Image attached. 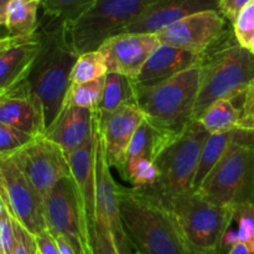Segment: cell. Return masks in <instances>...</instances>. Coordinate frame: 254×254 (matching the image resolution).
Returning a JSON list of instances; mask_svg holds the SVG:
<instances>
[{"instance_id":"ac0fdd59","label":"cell","mask_w":254,"mask_h":254,"mask_svg":"<svg viewBox=\"0 0 254 254\" xmlns=\"http://www.w3.org/2000/svg\"><path fill=\"white\" fill-rule=\"evenodd\" d=\"M96 111L64 104L61 112L45 135L69 154L89 140L93 134Z\"/></svg>"},{"instance_id":"cb8c5ba5","label":"cell","mask_w":254,"mask_h":254,"mask_svg":"<svg viewBox=\"0 0 254 254\" xmlns=\"http://www.w3.org/2000/svg\"><path fill=\"white\" fill-rule=\"evenodd\" d=\"M236 243H243L254 253V201L232 206V221L221 241L220 253H227Z\"/></svg>"},{"instance_id":"f1b7e54d","label":"cell","mask_w":254,"mask_h":254,"mask_svg":"<svg viewBox=\"0 0 254 254\" xmlns=\"http://www.w3.org/2000/svg\"><path fill=\"white\" fill-rule=\"evenodd\" d=\"M104 86V77L92 81L71 83L66 93L64 104L79 107V108L96 111L102 99Z\"/></svg>"},{"instance_id":"4316f807","label":"cell","mask_w":254,"mask_h":254,"mask_svg":"<svg viewBox=\"0 0 254 254\" xmlns=\"http://www.w3.org/2000/svg\"><path fill=\"white\" fill-rule=\"evenodd\" d=\"M237 131L238 129L237 130L223 131V133L210 134L207 136L202 149H201L200 159H198L197 168H196L195 176H193L192 191L197 190L200 188L206 176L210 174V171L220 161V159L226 153L228 146L235 140Z\"/></svg>"},{"instance_id":"f6af8a7d","label":"cell","mask_w":254,"mask_h":254,"mask_svg":"<svg viewBox=\"0 0 254 254\" xmlns=\"http://www.w3.org/2000/svg\"><path fill=\"white\" fill-rule=\"evenodd\" d=\"M129 254H140L139 252H133V253H129Z\"/></svg>"},{"instance_id":"7a4b0ae2","label":"cell","mask_w":254,"mask_h":254,"mask_svg":"<svg viewBox=\"0 0 254 254\" xmlns=\"http://www.w3.org/2000/svg\"><path fill=\"white\" fill-rule=\"evenodd\" d=\"M119 210L124 231L140 254H190L163 198L148 190L121 188Z\"/></svg>"},{"instance_id":"d6a6232c","label":"cell","mask_w":254,"mask_h":254,"mask_svg":"<svg viewBox=\"0 0 254 254\" xmlns=\"http://www.w3.org/2000/svg\"><path fill=\"white\" fill-rule=\"evenodd\" d=\"M232 31L238 44L248 49L251 37L254 32V0L248 2L238 12L235 21L232 22Z\"/></svg>"},{"instance_id":"52a82bcc","label":"cell","mask_w":254,"mask_h":254,"mask_svg":"<svg viewBox=\"0 0 254 254\" xmlns=\"http://www.w3.org/2000/svg\"><path fill=\"white\" fill-rule=\"evenodd\" d=\"M208 135L197 121L191 122L154 161L159 169V178L153 186L144 190L155 193L163 200L192 191L201 149Z\"/></svg>"},{"instance_id":"44dd1931","label":"cell","mask_w":254,"mask_h":254,"mask_svg":"<svg viewBox=\"0 0 254 254\" xmlns=\"http://www.w3.org/2000/svg\"><path fill=\"white\" fill-rule=\"evenodd\" d=\"M41 46L39 29L32 36L19 40L0 56V88L10 91L25 83Z\"/></svg>"},{"instance_id":"ba28073f","label":"cell","mask_w":254,"mask_h":254,"mask_svg":"<svg viewBox=\"0 0 254 254\" xmlns=\"http://www.w3.org/2000/svg\"><path fill=\"white\" fill-rule=\"evenodd\" d=\"M151 0H96L74 21L64 25L77 54L93 51L108 37L121 34Z\"/></svg>"},{"instance_id":"9a60e30c","label":"cell","mask_w":254,"mask_h":254,"mask_svg":"<svg viewBox=\"0 0 254 254\" xmlns=\"http://www.w3.org/2000/svg\"><path fill=\"white\" fill-rule=\"evenodd\" d=\"M96 118L108 164L122 174L131 136L144 119L143 112L136 104H124L111 113L96 112Z\"/></svg>"},{"instance_id":"d4e9b609","label":"cell","mask_w":254,"mask_h":254,"mask_svg":"<svg viewBox=\"0 0 254 254\" xmlns=\"http://www.w3.org/2000/svg\"><path fill=\"white\" fill-rule=\"evenodd\" d=\"M124 104H136L135 82L121 73L108 72L104 76L103 94L96 112L98 114L111 113Z\"/></svg>"},{"instance_id":"4fadbf2b","label":"cell","mask_w":254,"mask_h":254,"mask_svg":"<svg viewBox=\"0 0 254 254\" xmlns=\"http://www.w3.org/2000/svg\"><path fill=\"white\" fill-rule=\"evenodd\" d=\"M97 139L96 156H94V176H96V218L103 221L111 230L118 251L121 254L133 253L134 248L129 242L122 223L119 210V192L121 186L114 181L111 174V165L107 160L103 140L98 131L96 118ZM136 252V251H135Z\"/></svg>"},{"instance_id":"f546056e","label":"cell","mask_w":254,"mask_h":254,"mask_svg":"<svg viewBox=\"0 0 254 254\" xmlns=\"http://www.w3.org/2000/svg\"><path fill=\"white\" fill-rule=\"evenodd\" d=\"M121 175L133 185L134 190H144L156 183L159 169L154 161L140 156H131L127 159Z\"/></svg>"},{"instance_id":"ee69618b","label":"cell","mask_w":254,"mask_h":254,"mask_svg":"<svg viewBox=\"0 0 254 254\" xmlns=\"http://www.w3.org/2000/svg\"><path fill=\"white\" fill-rule=\"evenodd\" d=\"M5 92H6V91H5V89L0 88V96H1V94H4V93H5Z\"/></svg>"},{"instance_id":"bcb514c9","label":"cell","mask_w":254,"mask_h":254,"mask_svg":"<svg viewBox=\"0 0 254 254\" xmlns=\"http://www.w3.org/2000/svg\"><path fill=\"white\" fill-rule=\"evenodd\" d=\"M37 254H40V253H39V251H37Z\"/></svg>"},{"instance_id":"2e32d148","label":"cell","mask_w":254,"mask_h":254,"mask_svg":"<svg viewBox=\"0 0 254 254\" xmlns=\"http://www.w3.org/2000/svg\"><path fill=\"white\" fill-rule=\"evenodd\" d=\"M203 10H218L217 0H151L122 32L155 34L183 17Z\"/></svg>"},{"instance_id":"836d02e7","label":"cell","mask_w":254,"mask_h":254,"mask_svg":"<svg viewBox=\"0 0 254 254\" xmlns=\"http://www.w3.org/2000/svg\"><path fill=\"white\" fill-rule=\"evenodd\" d=\"M34 138L30 134L0 122V154H12Z\"/></svg>"},{"instance_id":"30bf717a","label":"cell","mask_w":254,"mask_h":254,"mask_svg":"<svg viewBox=\"0 0 254 254\" xmlns=\"http://www.w3.org/2000/svg\"><path fill=\"white\" fill-rule=\"evenodd\" d=\"M9 155L42 201L61 179L71 176L66 154L45 134L34 136L21 149Z\"/></svg>"},{"instance_id":"f35d334b","label":"cell","mask_w":254,"mask_h":254,"mask_svg":"<svg viewBox=\"0 0 254 254\" xmlns=\"http://www.w3.org/2000/svg\"><path fill=\"white\" fill-rule=\"evenodd\" d=\"M22 39H24V37H22ZM19 40H21V39H19V37H11V36H9V35L1 37V39H0V56H1L5 51H7L10 47L14 46V45L16 44Z\"/></svg>"},{"instance_id":"6da1fadb","label":"cell","mask_w":254,"mask_h":254,"mask_svg":"<svg viewBox=\"0 0 254 254\" xmlns=\"http://www.w3.org/2000/svg\"><path fill=\"white\" fill-rule=\"evenodd\" d=\"M39 32L41 46L25 86L41 107L46 131L64 107L71 84L72 67L78 54L67 37L64 22L42 20Z\"/></svg>"},{"instance_id":"4dcf8cb0","label":"cell","mask_w":254,"mask_h":254,"mask_svg":"<svg viewBox=\"0 0 254 254\" xmlns=\"http://www.w3.org/2000/svg\"><path fill=\"white\" fill-rule=\"evenodd\" d=\"M108 73L106 60L99 50L79 54L71 71V83L92 81Z\"/></svg>"},{"instance_id":"7bdbcfd3","label":"cell","mask_w":254,"mask_h":254,"mask_svg":"<svg viewBox=\"0 0 254 254\" xmlns=\"http://www.w3.org/2000/svg\"><path fill=\"white\" fill-rule=\"evenodd\" d=\"M5 211H6V207H5L4 202H2L1 197H0V216H1V215H2V213H4V212H5Z\"/></svg>"},{"instance_id":"9c48e42d","label":"cell","mask_w":254,"mask_h":254,"mask_svg":"<svg viewBox=\"0 0 254 254\" xmlns=\"http://www.w3.org/2000/svg\"><path fill=\"white\" fill-rule=\"evenodd\" d=\"M45 221L52 236L69 241L77 254H91L89 228L71 176L61 179L44 200Z\"/></svg>"},{"instance_id":"1f68e13d","label":"cell","mask_w":254,"mask_h":254,"mask_svg":"<svg viewBox=\"0 0 254 254\" xmlns=\"http://www.w3.org/2000/svg\"><path fill=\"white\" fill-rule=\"evenodd\" d=\"M89 243L91 254H121L109 227L98 218L89 226Z\"/></svg>"},{"instance_id":"277c9868","label":"cell","mask_w":254,"mask_h":254,"mask_svg":"<svg viewBox=\"0 0 254 254\" xmlns=\"http://www.w3.org/2000/svg\"><path fill=\"white\" fill-rule=\"evenodd\" d=\"M200 64L158 83H135L136 106L149 123L175 136L188 128L193 121Z\"/></svg>"},{"instance_id":"484cf974","label":"cell","mask_w":254,"mask_h":254,"mask_svg":"<svg viewBox=\"0 0 254 254\" xmlns=\"http://www.w3.org/2000/svg\"><path fill=\"white\" fill-rule=\"evenodd\" d=\"M197 121L208 134L237 130L241 114L235 98L217 99L201 113Z\"/></svg>"},{"instance_id":"d6986e66","label":"cell","mask_w":254,"mask_h":254,"mask_svg":"<svg viewBox=\"0 0 254 254\" xmlns=\"http://www.w3.org/2000/svg\"><path fill=\"white\" fill-rule=\"evenodd\" d=\"M0 122L32 136L45 134L41 107L25 83L0 96Z\"/></svg>"},{"instance_id":"5b68a950","label":"cell","mask_w":254,"mask_h":254,"mask_svg":"<svg viewBox=\"0 0 254 254\" xmlns=\"http://www.w3.org/2000/svg\"><path fill=\"white\" fill-rule=\"evenodd\" d=\"M190 254H218L232 221V206L221 205L196 191L163 200Z\"/></svg>"},{"instance_id":"7402d4cb","label":"cell","mask_w":254,"mask_h":254,"mask_svg":"<svg viewBox=\"0 0 254 254\" xmlns=\"http://www.w3.org/2000/svg\"><path fill=\"white\" fill-rule=\"evenodd\" d=\"M176 138L178 136L156 128L144 118L131 136L127 159L131 156H140L150 161H155L166 146L170 145Z\"/></svg>"},{"instance_id":"d590c367","label":"cell","mask_w":254,"mask_h":254,"mask_svg":"<svg viewBox=\"0 0 254 254\" xmlns=\"http://www.w3.org/2000/svg\"><path fill=\"white\" fill-rule=\"evenodd\" d=\"M14 246V230L11 216L7 210L0 216V254H11Z\"/></svg>"},{"instance_id":"60d3db41","label":"cell","mask_w":254,"mask_h":254,"mask_svg":"<svg viewBox=\"0 0 254 254\" xmlns=\"http://www.w3.org/2000/svg\"><path fill=\"white\" fill-rule=\"evenodd\" d=\"M226 254H254V253L247 247V246L243 245V243H236L235 246H232V247L227 251V253Z\"/></svg>"},{"instance_id":"8992f818","label":"cell","mask_w":254,"mask_h":254,"mask_svg":"<svg viewBox=\"0 0 254 254\" xmlns=\"http://www.w3.org/2000/svg\"><path fill=\"white\" fill-rule=\"evenodd\" d=\"M237 131L222 158L195 190L226 206L254 201V131L240 136Z\"/></svg>"},{"instance_id":"e0dca14e","label":"cell","mask_w":254,"mask_h":254,"mask_svg":"<svg viewBox=\"0 0 254 254\" xmlns=\"http://www.w3.org/2000/svg\"><path fill=\"white\" fill-rule=\"evenodd\" d=\"M96 113H94L93 134L91 139L78 149L67 154V161L71 171L77 196L89 226L96 218V176H94V156H96Z\"/></svg>"},{"instance_id":"ffe728a7","label":"cell","mask_w":254,"mask_h":254,"mask_svg":"<svg viewBox=\"0 0 254 254\" xmlns=\"http://www.w3.org/2000/svg\"><path fill=\"white\" fill-rule=\"evenodd\" d=\"M203 54L160 44L146 60L134 82L144 86L158 83L198 64Z\"/></svg>"},{"instance_id":"ab89813d","label":"cell","mask_w":254,"mask_h":254,"mask_svg":"<svg viewBox=\"0 0 254 254\" xmlns=\"http://www.w3.org/2000/svg\"><path fill=\"white\" fill-rule=\"evenodd\" d=\"M10 0H0V39L6 35H2V30H5V15H6V7ZM6 31V30H5Z\"/></svg>"},{"instance_id":"b9f144b4","label":"cell","mask_w":254,"mask_h":254,"mask_svg":"<svg viewBox=\"0 0 254 254\" xmlns=\"http://www.w3.org/2000/svg\"><path fill=\"white\" fill-rule=\"evenodd\" d=\"M248 50H250L251 52L254 55V32L252 35V37H251V41H250V45H248Z\"/></svg>"},{"instance_id":"e575fe53","label":"cell","mask_w":254,"mask_h":254,"mask_svg":"<svg viewBox=\"0 0 254 254\" xmlns=\"http://www.w3.org/2000/svg\"><path fill=\"white\" fill-rule=\"evenodd\" d=\"M14 230V246L11 254H37V245L35 236L22 227L11 217Z\"/></svg>"},{"instance_id":"5bb4252c","label":"cell","mask_w":254,"mask_h":254,"mask_svg":"<svg viewBox=\"0 0 254 254\" xmlns=\"http://www.w3.org/2000/svg\"><path fill=\"white\" fill-rule=\"evenodd\" d=\"M159 45L160 42L155 34L122 32L104 40L97 50L104 56L108 72L135 79Z\"/></svg>"},{"instance_id":"83f0119b","label":"cell","mask_w":254,"mask_h":254,"mask_svg":"<svg viewBox=\"0 0 254 254\" xmlns=\"http://www.w3.org/2000/svg\"><path fill=\"white\" fill-rule=\"evenodd\" d=\"M96 0H41L44 19L47 21L64 22V25L81 16Z\"/></svg>"},{"instance_id":"8fae6325","label":"cell","mask_w":254,"mask_h":254,"mask_svg":"<svg viewBox=\"0 0 254 254\" xmlns=\"http://www.w3.org/2000/svg\"><path fill=\"white\" fill-rule=\"evenodd\" d=\"M0 197L9 215L30 233L47 230L44 201L9 154H0Z\"/></svg>"},{"instance_id":"8d00e7d4","label":"cell","mask_w":254,"mask_h":254,"mask_svg":"<svg viewBox=\"0 0 254 254\" xmlns=\"http://www.w3.org/2000/svg\"><path fill=\"white\" fill-rule=\"evenodd\" d=\"M251 1L252 0H217V4L218 10L223 15V17L232 24L242 7Z\"/></svg>"},{"instance_id":"7c38bea8","label":"cell","mask_w":254,"mask_h":254,"mask_svg":"<svg viewBox=\"0 0 254 254\" xmlns=\"http://www.w3.org/2000/svg\"><path fill=\"white\" fill-rule=\"evenodd\" d=\"M228 30L226 19L218 10H203L173 22L155 35L160 44L205 54Z\"/></svg>"},{"instance_id":"603a6c76","label":"cell","mask_w":254,"mask_h":254,"mask_svg":"<svg viewBox=\"0 0 254 254\" xmlns=\"http://www.w3.org/2000/svg\"><path fill=\"white\" fill-rule=\"evenodd\" d=\"M41 0H10L5 15V30L11 37H29L36 34Z\"/></svg>"},{"instance_id":"74e56055","label":"cell","mask_w":254,"mask_h":254,"mask_svg":"<svg viewBox=\"0 0 254 254\" xmlns=\"http://www.w3.org/2000/svg\"><path fill=\"white\" fill-rule=\"evenodd\" d=\"M35 240L40 254H61L54 236L49 232V230L42 231L35 236Z\"/></svg>"},{"instance_id":"3957f363","label":"cell","mask_w":254,"mask_h":254,"mask_svg":"<svg viewBox=\"0 0 254 254\" xmlns=\"http://www.w3.org/2000/svg\"><path fill=\"white\" fill-rule=\"evenodd\" d=\"M254 79V55L242 47L232 30L203 54L193 121L217 99L238 96Z\"/></svg>"}]
</instances>
